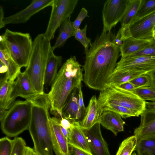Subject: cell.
I'll return each instance as SVG.
<instances>
[{"label":"cell","mask_w":155,"mask_h":155,"mask_svg":"<svg viewBox=\"0 0 155 155\" xmlns=\"http://www.w3.org/2000/svg\"><path fill=\"white\" fill-rule=\"evenodd\" d=\"M114 36L111 31L102 32L85 52L83 81L91 89L101 91L106 88L116 67L120 52L114 42Z\"/></svg>","instance_id":"6da1fadb"},{"label":"cell","mask_w":155,"mask_h":155,"mask_svg":"<svg viewBox=\"0 0 155 155\" xmlns=\"http://www.w3.org/2000/svg\"><path fill=\"white\" fill-rule=\"evenodd\" d=\"M75 56H71L58 72L48 94L50 110L55 117H62V111L72 91L78 89L83 81V68Z\"/></svg>","instance_id":"7a4b0ae2"},{"label":"cell","mask_w":155,"mask_h":155,"mask_svg":"<svg viewBox=\"0 0 155 155\" xmlns=\"http://www.w3.org/2000/svg\"><path fill=\"white\" fill-rule=\"evenodd\" d=\"M30 103L32 104L31 116L28 130L33 143L34 150L38 155H53L48 94L41 95Z\"/></svg>","instance_id":"3957f363"},{"label":"cell","mask_w":155,"mask_h":155,"mask_svg":"<svg viewBox=\"0 0 155 155\" xmlns=\"http://www.w3.org/2000/svg\"><path fill=\"white\" fill-rule=\"evenodd\" d=\"M51 47L44 34L37 35L33 41L32 52L25 71L35 90L41 94H45V73Z\"/></svg>","instance_id":"277c9868"},{"label":"cell","mask_w":155,"mask_h":155,"mask_svg":"<svg viewBox=\"0 0 155 155\" xmlns=\"http://www.w3.org/2000/svg\"><path fill=\"white\" fill-rule=\"evenodd\" d=\"M31 104L26 100L15 101L0 121L3 133L8 137H16L28 130L31 121Z\"/></svg>","instance_id":"5b68a950"},{"label":"cell","mask_w":155,"mask_h":155,"mask_svg":"<svg viewBox=\"0 0 155 155\" xmlns=\"http://www.w3.org/2000/svg\"><path fill=\"white\" fill-rule=\"evenodd\" d=\"M97 101L101 107L113 104L130 109L138 116L146 109L145 101L134 92L118 86H107L106 88L100 91Z\"/></svg>","instance_id":"8992f818"},{"label":"cell","mask_w":155,"mask_h":155,"mask_svg":"<svg viewBox=\"0 0 155 155\" xmlns=\"http://www.w3.org/2000/svg\"><path fill=\"white\" fill-rule=\"evenodd\" d=\"M3 35L6 47L13 61L20 68L26 67L33 47L30 34L6 29Z\"/></svg>","instance_id":"52a82bcc"},{"label":"cell","mask_w":155,"mask_h":155,"mask_svg":"<svg viewBox=\"0 0 155 155\" xmlns=\"http://www.w3.org/2000/svg\"><path fill=\"white\" fill-rule=\"evenodd\" d=\"M78 0H53L52 10L46 30L44 35L50 41L54 38L58 28L71 17Z\"/></svg>","instance_id":"ba28073f"},{"label":"cell","mask_w":155,"mask_h":155,"mask_svg":"<svg viewBox=\"0 0 155 155\" xmlns=\"http://www.w3.org/2000/svg\"><path fill=\"white\" fill-rule=\"evenodd\" d=\"M128 0H108L104 3L102 11L103 32L111 31L120 22L126 8Z\"/></svg>","instance_id":"9c48e42d"},{"label":"cell","mask_w":155,"mask_h":155,"mask_svg":"<svg viewBox=\"0 0 155 155\" xmlns=\"http://www.w3.org/2000/svg\"><path fill=\"white\" fill-rule=\"evenodd\" d=\"M124 70L141 71L147 74L155 70V57L138 56L121 57L117 63L114 70Z\"/></svg>","instance_id":"30bf717a"},{"label":"cell","mask_w":155,"mask_h":155,"mask_svg":"<svg viewBox=\"0 0 155 155\" xmlns=\"http://www.w3.org/2000/svg\"><path fill=\"white\" fill-rule=\"evenodd\" d=\"M53 0H33L30 4L24 9L3 20L5 26L9 24L24 23L33 15L44 8L51 6Z\"/></svg>","instance_id":"8fae6325"},{"label":"cell","mask_w":155,"mask_h":155,"mask_svg":"<svg viewBox=\"0 0 155 155\" xmlns=\"http://www.w3.org/2000/svg\"><path fill=\"white\" fill-rule=\"evenodd\" d=\"M155 26V12L134 20L129 27V36L141 39H152Z\"/></svg>","instance_id":"7c38bea8"},{"label":"cell","mask_w":155,"mask_h":155,"mask_svg":"<svg viewBox=\"0 0 155 155\" xmlns=\"http://www.w3.org/2000/svg\"><path fill=\"white\" fill-rule=\"evenodd\" d=\"M100 125L97 122L89 130L80 126L92 155H110L107 144L102 135Z\"/></svg>","instance_id":"4fadbf2b"},{"label":"cell","mask_w":155,"mask_h":155,"mask_svg":"<svg viewBox=\"0 0 155 155\" xmlns=\"http://www.w3.org/2000/svg\"><path fill=\"white\" fill-rule=\"evenodd\" d=\"M41 95L35 90L25 72L21 71L14 83L13 101L14 102L17 97H20L31 102L37 99Z\"/></svg>","instance_id":"5bb4252c"},{"label":"cell","mask_w":155,"mask_h":155,"mask_svg":"<svg viewBox=\"0 0 155 155\" xmlns=\"http://www.w3.org/2000/svg\"><path fill=\"white\" fill-rule=\"evenodd\" d=\"M49 126L51 141L54 151L56 155H71L67 140L62 133L60 119L50 117Z\"/></svg>","instance_id":"9a60e30c"},{"label":"cell","mask_w":155,"mask_h":155,"mask_svg":"<svg viewBox=\"0 0 155 155\" xmlns=\"http://www.w3.org/2000/svg\"><path fill=\"white\" fill-rule=\"evenodd\" d=\"M140 115V124L134 131V135L137 137V142L155 137V110L146 108Z\"/></svg>","instance_id":"2e32d148"},{"label":"cell","mask_w":155,"mask_h":155,"mask_svg":"<svg viewBox=\"0 0 155 155\" xmlns=\"http://www.w3.org/2000/svg\"><path fill=\"white\" fill-rule=\"evenodd\" d=\"M102 112L96 97L95 95L92 96L86 107L85 116L80 124V126L84 128L90 129L99 122Z\"/></svg>","instance_id":"e0dca14e"},{"label":"cell","mask_w":155,"mask_h":155,"mask_svg":"<svg viewBox=\"0 0 155 155\" xmlns=\"http://www.w3.org/2000/svg\"><path fill=\"white\" fill-rule=\"evenodd\" d=\"M0 60L6 65L8 71L5 76L11 81L14 82L21 72V68L13 61L5 44L3 35L0 36Z\"/></svg>","instance_id":"ac0fdd59"},{"label":"cell","mask_w":155,"mask_h":155,"mask_svg":"<svg viewBox=\"0 0 155 155\" xmlns=\"http://www.w3.org/2000/svg\"><path fill=\"white\" fill-rule=\"evenodd\" d=\"M99 122L104 127L111 131L115 136L124 130L125 122L120 115L113 111L105 110L103 111Z\"/></svg>","instance_id":"d6986e66"},{"label":"cell","mask_w":155,"mask_h":155,"mask_svg":"<svg viewBox=\"0 0 155 155\" xmlns=\"http://www.w3.org/2000/svg\"><path fill=\"white\" fill-rule=\"evenodd\" d=\"M68 141L69 145L73 146L92 155L87 140L82 130L80 123L73 124L71 128L68 129Z\"/></svg>","instance_id":"ffe728a7"},{"label":"cell","mask_w":155,"mask_h":155,"mask_svg":"<svg viewBox=\"0 0 155 155\" xmlns=\"http://www.w3.org/2000/svg\"><path fill=\"white\" fill-rule=\"evenodd\" d=\"M78 89L75 88L72 91L62 111V117L68 120L72 124L79 123L78 95L77 94Z\"/></svg>","instance_id":"44dd1931"},{"label":"cell","mask_w":155,"mask_h":155,"mask_svg":"<svg viewBox=\"0 0 155 155\" xmlns=\"http://www.w3.org/2000/svg\"><path fill=\"white\" fill-rule=\"evenodd\" d=\"M51 47L46 66L44 80V87L46 88L51 86L58 73L62 61L61 56L56 55Z\"/></svg>","instance_id":"7402d4cb"},{"label":"cell","mask_w":155,"mask_h":155,"mask_svg":"<svg viewBox=\"0 0 155 155\" xmlns=\"http://www.w3.org/2000/svg\"><path fill=\"white\" fill-rule=\"evenodd\" d=\"M152 39H141L132 36L127 38L120 47V56L124 57L141 51L150 43Z\"/></svg>","instance_id":"603a6c76"},{"label":"cell","mask_w":155,"mask_h":155,"mask_svg":"<svg viewBox=\"0 0 155 155\" xmlns=\"http://www.w3.org/2000/svg\"><path fill=\"white\" fill-rule=\"evenodd\" d=\"M146 73L134 70H114L110 76L107 86H118Z\"/></svg>","instance_id":"cb8c5ba5"},{"label":"cell","mask_w":155,"mask_h":155,"mask_svg":"<svg viewBox=\"0 0 155 155\" xmlns=\"http://www.w3.org/2000/svg\"><path fill=\"white\" fill-rule=\"evenodd\" d=\"M14 82L9 81L5 76L1 79L0 107L7 110L14 103L12 99Z\"/></svg>","instance_id":"d4e9b609"},{"label":"cell","mask_w":155,"mask_h":155,"mask_svg":"<svg viewBox=\"0 0 155 155\" xmlns=\"http://www.w3.org/2000/svg\"><path fill=\"white\" fill-rule=\"evenodd\" d=\"M141 0H128L126 9L120 21L121 29L128 28L136 17Z\"/></svg>","instance_id":"484cf974"},{"label":"cell","mask_w":155,"mask_h":155,"mask_svg":"<svg viewBox=\"0 0 155 155\" xmlns=\"http://www.w3.org/2000/svg\"><path fill=\"white\" fill-rule=\"evenodd\" d=\"M74 31L72 22L71 20V17H68L61 25L56 41L52 47L53 50H54L63 46L68 38L73 36Z\"/></svg>","instance_id":"4316f807"},{"label":"cell","mask_w":155,"mask_h":155,"mask_svg":"<svg viewBox=\"0 0 155 155\" xmlns=\"http://www.w3.org/2000/svg\"><path fill=\"white\" fill-rule=\"evenodd\" d=\"M135 151L137 155H155V137L138 141Z\"/></svg>","instance_id":"83f0119b"},{"label":"cell","mask_w":155,"mask_h":155,"mask_svg":"<svg viewBox=\"0 0 155 155\" xmlns=\"http://www.w3.org/2000/svg\"><path fill=\"white\" fill-rule=\"evenodd\" d=\"M137 143V139L134 135L124 139L120 143L116 155H132Z\"/></svg>","instance_id":"f1b7e54d"},{"label":"cell","mask_w":155,"mask_h":155,"mask_svg":"<svg viewBox=\"0 0 155 155\" xmlns=\"http://www.w3.org/2000/svg\"><path fill=\"white\" fill-rule=\"evenodd\" d=\"M101 107L103 111L105 110L113 111L120 114L121 117L124 118L131 117H138V115L132 110L126 107L113 104H106Z\"/></svg>","instance_id":"f546056e"},{"label":"cell","mask_w":155,"mask_h":155,"mask_svg":"<svg viewBox=\"0 0 155 155\" xmlns=\"http://www.w3.org/2000/svg\"><path fill=\"white\" fill-rule=\"evenodd\" d=\"M155 12V0H141L135 20Z\"/></svg>","instance_id":"4dcf8cb0"},{"label":"cell","mask_w":155,"mask_h":155,"mask_svg":"<svg viewBox=\"0 0 155 155\" xmlns=\"http://www.w3.org/2000/svg\"><path fill=\"white\" fill-rule=\"evenodd\" d=\"M143 100L155 101V86H151L136 88L133 92Z\"/></svg>","instance_id":"1f68e13d"},{"label":"cell","mask_w":155,"mask_h":155,"mask_svg":"<svg viewBox=\"0 0 155 155\" xmlns=\"http://www.w3.org/2000/svg\"><path fill=\"white\" fill-rule=\"evenodd\" d=\"M87 28V25H86L83 29L80 28L75 30L73 34V36L75 38L80 42L84 47L85 52L88 51V48L92 44L91 39L87 38L86 36Z\"/></svg>","instance_id":"d6a6232c"},{"label":"cell","mask_w":155,"mask_h":155,"mask_svg":"<svg viewBox=\"0 0 155 155\" xmlns=\"http://www.w3.org/2000/svg\"><path fill=\"white\" fill-rule=\"evenodd\" d=\"M13 144V140L8 137L0 139V155H11Z\"/></svg>","instance_id":"836d02e7"},{"label":"cell","mask_w":155,"mask_h":155,"mask_svg":"<svg viewBox=\"0 0 155 155\" xmlns=\"http://www.w3.org/2000/svg\"><path fill=\"white\" fill-rule=\"evenodd\" d=\"M13 140V144L11 155H23L27 146L25 141L22 137H16Z\"/></svg>","instance_id":"e575fe53"},{"label":"cell","mask_w":155,"mask_h":155,"mask_svg":"<svg viewBox=\"0 0 155 155\" xmlns=\"http://www.w3.org/2000/svg\"><path fill=\"white\" fill-rule=\"evenodd\" d=\"M129 82L134 85L136 88L149 87L151 84V79L147 74H142Z\"/></svg>","instance_id":"d590c367"},{"label":"cell","mask_w":155,"mask_h":155,"mask_svg":"<svg viewBox=\"0 0 155 155\" xmlns=\"http://www.w3.org/2000/svg\"><path fill=\"white\" fill-rule=\"evenodd\" d=\"M148 56L155 57V40L153 38L150 43L143 49L131 55L130 57Z\"/></svg>","instance_id":"8d00e7d4"},{"label":"cell","mask_w":155,"mask_h":155,"mask_svg":"<svg viewBox=\"0 0 155 155\" xmlns=\"http://www.w3.org/2000/svg\"><path fill=\"white\" fill-rule=\"evenodd\" d=\"M78 91L79 122L80 124L83 119L86 113V108L85 107L81 90V85L78 88Z\"/></svg>","instance_id":"74e56055"},{"label":"cell","mask_w":155,"mask_h":155,"mask_svg":"<svg viewBox=\"0 0 155 155\" xmlns=\"http://www.w3.org/2000/svg\"><path fill=\"white\" fill-rule=\"evenodd\" d=\"M87 10L84 7L82 8L75 20L72 22L73 25L75 30L80 29V26L84 19L89 17Z\"/></svg>","instance_id":"f35d334b"},{"label":"cell","mask_w":155,"mask_h":155,"mask_svg":"<svg viewBox=\"0 0 155 155\" xmlns=\"http://www.w3.org/2000/svg\"><path fill=\"white\" fill-rule=\"evenodd\" d=\"M69 146L71 154L73 155H90L84 150L73 146L69 145Z\"/></svg>","instance_id":"ab89813d"},{"label":"cell","mask_w":155,"mask_h":155,"mask_svg":"<svg viewBox=\"0 0 155 155\" xmlns=\"http://www.w3.org/2000/svg\"><path fill=\"white\" fill-rule=\"evenodd\" d=\"M123 40L122 38L120 28L118 31L117 34L115 35L114 38V44L119 48L123 44Z\"/></svg>","instance_id":"60d3db41"},{"label":"cell","mask_w":155,"mask_h":155,"mask_svg":"<svg viewBox=\"0 0 155 155\" xmlns=\"http://www.w3.org/2000/svg\"><path fill=\"white\" fill-rule=\"evenodd\" d=\"M60 119V125L63 128L69 129L72 127V124L68 120L61 117Z\"/></svg>","instance_id":"b9f144b4"},{"label":"cell","mask_w":155,"mask_h":155,"mask_svg":"<svg viewBox=\"0 0 155 155\" xmlns=\"http://www.w3.org/2000/svg\"><path fill=\"white\" fill-rule=\"evenodd\" d=\"M118 87L125 90L132 92L136 89L134 85L129 81L122 84Z\"/></svg>","instance_id":"7bdbcfd3"},{"label":"cell","mask_w":155,"mask_h":155,"mask_svg":"<svg viewBox=\"0 0 155 155\" xmlns=\"http://www.w3.org/2000/svg\"><path fill=\"white\" fill-rule=\"evenodd\" d=\"M4 18L3 8L2 6H0V29L5 26L3 23V20Z\"/></svg>","instance_id":"ee69618b"},{"label":"cell","mask_w":155,"mask_h":155,"mask_svg":"<svg viewBox=\"0 0 155 155\" xmlns=\"http://www.w3.org/2000/svg\"><path fill=\"white\" fill-rule=\"evenodd\" d=\"M150 77L151 81V85L155 86V70L147 73Z\"/></svg>","instance_id":"f6af8a7d"},{"label":"cell","mask_w":155,"mask_h":155,"mask_svg":"<svg viewBox=\"0 0 155 155\" xmlns=\"http://www.w3.org/2000/svg\"><path fill=\"white\" fill-rule=\"evenodd\" d=\"M146 105L147 108L155 110V101L151 102L146 101Z\"/></svg>","instance_id":"bcb514c9"},{"label":"cell","mask_w":155,"mask_h":155,"mask_svg":"<svg viewBox=\"0 0 155 155\" xmlns=\"http://www.w3.org/2000/svg\"><path fill=\"white\" fill-rule=\"evenodd\" d=\"M0 72L1 73H6L8 71V68L1 61L0 62Z\"/></svg>","instance_id":"7dc6e473"},{"label":"cell","mask_w":155,"mask_h":155,"mask_svg":"<svg viewBox=\"0 0 155 155\" xmlns=\"http://www.w3.org/2000/svg\"><path fill=\"white\" fill-rule=\"evenodd\" d=\"M60 128L62 133V134L64 137L68 140V130L66 129L63 128L60 125Z\"/></svg>","instance_id":"c3c4849f"},{"label":"cell","mask_w":155,"mask_h":155,"mask_svg":"<svg viewBox=\"0 0 155 155\" xmlns=\"http://www.w3.org/2000/svg\"><path fill=\"white\" fill-rule=\"evenodd\" d=\"M7 110L3 108L0 107V120L1 121L5 115Z\"/></svg>","instance_id":"681fc988"},{"label":"cell","mask_w":155,"mask_h":155,"mask_svg":"<svg viewBox=\"0 0 155 155\" xmlns=\"http://www.w3.org/2000/svg\"><path fill=\"white\" fill-rule=\"evenodd\" d=\"M31 149V147L26 146L25 150L23 155H29Z\"/></svg>","instance_id":"f907efd6"},{"label":"cell","mask_w":155,"mask_h":155,"mask_svg":"<svg viewBox=\"0 0 155 155\" xmlns=\"http://www.w3.org/2000/svg\"><path fill=\"white\" fill-rule=\"evenodd\" d=\"M34 149L32 148H31L30 150L29 155H34Z\"/></svg>","instance_id":"816d5d0a"},{"label":"cell","mask_w":155,"mask_h":155,"mask_svg":"<svg viewBox=\"0 0 155 155\" xmlns=\"http://www.w3.org/2000/svg\"><path fill=\"white\" fill-rule=\"evenodd\" d=\"M153 38L155 40V30H153Z\"/></svg>","instance_id":"f5cc1de1"},{"label":"cell","mask_w":155,"mask_h":155,"mask_svg":"<svg viewBox=\"0 0 155 155\" xmlns=\"http://www.w3.org/2000/svg\"><path fill=\"white\" fill-rule=\"evenodd\" d=\"M155 30V27H154V30Z\"/></svg>","instance_id":"db71d44e"},{"label":"cell","mask_w":155,"mask_h":155,"mask_svg":"<svg viewBox=\"0 0 155 155\" xmlns=\"http://www.w3.org/2000/svg\"><path fill=\"white\" fill-rule=\"evenodd\" d=\"M35 154H36V155H38V154H37L36 153H35Z\"/></svg>","instance_id":"11a10c76"},{"label":"cell","mask_w":155,"mask_h":155,"mask_svg":"<svg viewBox=\"0 0 155 155\" xmlns=\"http://www.w3.org/2000/svg\"><path fill=\"white\" fill-rule=\"evenodd\" d=\"M34 155H35V151H34Z\"/></svg>","instance_id":"9f6ffc18"}]
</instances>
